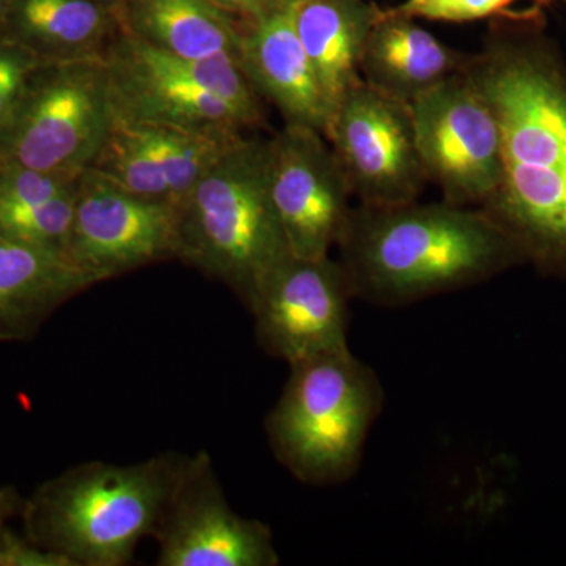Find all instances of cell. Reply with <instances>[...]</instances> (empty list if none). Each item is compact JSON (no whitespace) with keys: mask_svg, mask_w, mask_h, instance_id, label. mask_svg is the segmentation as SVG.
<instances>
[{"mask_svg":"<svg viewBox=\"0 0 566 566\" xmlns=\"http://www.w3.org/2000/svg\"><path fill=\"white\" fill-rule=\"evenodd\" d=\"M211 2L234 20L251 22L277 9L285 0H211Z\"/></svg>","mask_w":566,"mask_h":566,"instance_id":"25","label":"cell"},{"mask_svg":"<svg viewBox=\"0 0 566 566\" xmlns=\"http://www.w3.org/2000/svg\"><path fill=\"white\" fill-rule=\"evenodd\" d=\"M326 139L359 205L394 207L419 199L427 178L409 103L363 80L338 104Z\"/></svg>","mask_w":566,"mask_h":566,"instance_id":"9","label":"cell"},{"mask_svg":"<svg viewBox=\"0 0 566 566\" xmlns=\"http://www.w3.org/2000/svg\"><path fill=\"white\" fill-rule=\"evenodd\" d=\"M293 2L285 0L260 20L240 22L238 62L286 125L307 126L326 137L331 112L294 28Z\"/></svg>","mask_w":566,"mask_h":566,"instance_id":"15","label":"cell"},{"mask_svg":"<svg viewBox=\"0 0 566 566\" xmlns=\"http://www.w3.org/2000/svg\"><path fill=\"white\" fill-rule=\"evenodd\" d=\"M74 197L76 186L46 202L0 207V237L65 255L73 223Z\"/></svg>","mask_w":566,"mask_h":566,"instance_id":"21","label":"cell"},{"mask_svg":"<svg viewBox=\"0 0 566 566\" xmlns=\"http://www.w3.org/2000/svg\"><path fill=\"white\" fill-rule=\"evenodd\" d=\"M122 31L115 10L96 0H10L0 39L40 62L104 59Z\"/></svg>","mask_w":566,"mask_h":566,"instance_id":"18","label":"cell"},{"mask_svg":"<svg viewBox=\"0 0 566 566\" xmlns=\"http://www.w3.org/2000/svg\"><path fill=\"white\" fill-rule=\"evenodd\" d=\"M178 260L216 279L251 307L290 255L270 191L268 139L243 137L177 208Z\"/></svg>","mask_w":566,"mask_h":566,"instance_id":"4","label":"cell"},{"mask_svg":"<svg viewBox=\"0 0 566 566\" xmlns=\"http://www.w3.org/2000/svg\"><path fill=\"white\" fill-rule=\"evenodd\" d=\"M188 458L166 452L133 464L74 465L24 502L28 538L73 566L132 564L142 539L158 531Z\"/></svg>","mask_w":566,"mask_h":566,"instance_id":"3","label":"cell"},{"mask_svg":"<svg viewBox=\"0 0 566 566\" xmlns=\"http://www.w3.org/2000/svg\"><path fill=\"white\" fill-rule=\"evenodd\" d=\"M468 55L392 9L382 10L368 33L360 76L378 91L411 103L420 93L463 70Z\"/></svg>","mask_w":566,"mask_h":566,"instance_id":"17","label":"cell"},{"mask_svg":"<svg viewBox=\"0 0 566 566\" xmlns=\"http://www.w3.org/2000/svg\"><path fill=\"white\" fill-rule=\"evenodd\" d=\"M245 134L117 118L88 169L177 210L212 164Z\"/></svg>","mask_w":566,"mask_h":566,"instance_id":"14","label":"cell"},{"mask_svg":"<svg viewBox=\"0 0 566 566\" xmlns=\"http://www.w3.org/2000/svg\"><path fill=\"white\" fill-rule=\"evenodd\" d=\"M10 0H0V35H2L3 25H6L7 14H9Z\"/></svg>","mask_w":566,"mask_h":566,"instance_id":"27","label":"cell"},{"mask_svg":"<svg viewBox=\"0 0 566 566\" xmlns=\"http://www.w3.org/2000/svg\"><path fill=\"white\" fill-rule=\"evenodd\" d=\"M65 256L102 283L145 264L178 259V216L93 169L77 177Z\"/></svg>","mask_w":566,"mask_h":566,"instance_id":"10","label":"cell"},{"mask_svg":"<svg viewBox=\"0 0 566 566\" xmlns=\"http://www.w3.org/2000/svg\"><path fill=\"white\" fill-rule=\"evenodd\" d=\"M565 2H566V0H565Z\"/></svg>","mask_w":566,"mask_h":566,"instance_id":"29","label":"cell"},{"mask_svg":"<svg viewBox=\"0 0 566 566\" xmlns=\"http://www.w3.org/2000/svg\"><path fill=\"white\" fill-rule=\"evenodd\" d=\"M76 178L0 161V207L46 202L76 186Z\"/></svg>","mask_w":566,"mask_h":566,"instance_id":"23","label":"cell"},{"mask_svg":"<svg viewBox=\"0 0 566 566\" xmlns=\"http://www.w3.org/2000/svg\"><path fill=\"white\" fill-rule=\"evenodd\" d=\"M554 0H405L394 11L438 22H472L499 18L510 22H534Z\"/></svg>","mask_w":566,"mask_h":566,"instance_id":"22","label":"cell"},{"mask_svg":"<svg viewBox=\"0 0 566 566\" xmlns=\"http://www.w3.org/2000/svg\"><path fill=\"white\" fill-rule=\"evenodd\" d=\"M381 9L367 0H294L297 36L316 74L331 120L346 93L356 87L368 33Z\"/></svg>","mask_w":566,"mask_h":566,"instance_id":"19","label":"cell"},{"mask_svg":"<svg viewBox=\"0 0 566 566\" xmlns=\"http://www.w3.org/2000/svg\"><path fill=\"white\" fill-rule=\"evenodd\" d=\"M290 370L264 422L275 458L305 485L352 479L385 401L378 375L352 349L312 357Z\"/></svg>","mask_w":566,"mask_h":566,"instance_id":"5","label":"cell"},{"mask_svg":"<svg viewBox=\"0 0 566 566\" xmlns=\"http://www.w3.org/2000/svg\"><path fill=\"white\" fill-rule=\"evenodd\" d=\"M159 566H275L281 564L266 524L238 515L227 501L207 452L188 458L155 536Z\"/></svg>","mask_w":566,"mask_h":566,"instance_id":"13","label":"cell"},{"mask_svg":"<svg viewBox=\"0 0 566 566\" xmlns=\"http://www.w3.org/2000/svg\"><path fill=\"white\" fill-rule=\"evenodd\" d=\"M40 61L18 44L0 39V125L7 120Z\"/></svg>","mask_w":566,"mask_h":566,"instance_id":"24","label":"cell"},{"mask_svg":"<svg viewBox=\"0 0 566 566\" xmlns=\"http://www.w3.org/2000/svg\"><path fill=\"white\" fill-rule=\"evenodd\" d=\"M270 191L294 256L323 259L348 221L349 192L329 142L307 126L286 125L268 139Z\"/></svg>","mask_w":566,"mask_h":566,"instance_id":"12","label":"cell"},{"mask_svg":"<svg viewBox=\"0 0 566 566\" xmlns=\"http://www.w3.org/2000/svg\"><path fill=\"white\" fill-rule=\"evenodd\" d=\"M24 502L21 501L14 488L0 486V557H2L3 538H6L7 521L22 512Z\"/></svg>","mask_w":566,"mask_h":566,"instance_id":"26","label":"cell"},{"mask_svg":"<svg viewBox=\"0 0 566 566\" xmlns=\"http://www.w3.org/2000/svg\"><path fill=\"white\" fill-rule=\"evenodd\" d=\"M117 13L126 32L167 54L238 57L240 21L211 0H125Z\"/></svg>","mask_w":566,"mask_h":566,"instance_id":"20","label":"cell"},{"mask_svg":"<svg viewBox=\"0 0 566 566\" xmlns=\"http://www.w3.org/2000/svg\"><path fill=\"white\" fill-rule=\"evenodd\" d=\"M96 2L103 3V6L109 7V9L118 11L125 0H96Z\"/></svg>","mask_w":566,"mask_h":566,"instance_id":"28","label":"cell"},{"mask_svg":"<svg viewBox=\"0 0 566 566\" xmlns=\"http://www.w3.org/2000/svg\"><path fill=\"white\" fill-rule=\"evenodd\" d=\"M409 106L427 182L446 202L482 208L501 178V133L485 96L461 70Z\"/></svg>","mask_w":566,"mask_h":566,"instance_id":"8","label":"cell"},{"mask_svg":"<svg viewBox=\"0 0 566 566\" xmlns=\"http://www.w3.org/2000/svg\"><path fill=\"white\" fill-rule=\"evenodd\" d=\"M117 120L104 59L40 62L0 125V161L80 177Z\"/></svg>","mask_w":566,"mask_h":566,"instance_id":"7","label":"cell"},{"mask_svg":"<svg viewBox=\"0 0 566 566\" xmlns=\"http://www.w3.org/2000/svg\"><path fill=\"white\" fill-rule=\"evenodd\" d=\"M352 283L338 260L290 255L266 279L249 307L260 346L293 365L345 352Z\"/></svg>","mask_w":566,"mask_h":566,"instance_id":"11","label":"cell"},{"mask_svg":"<svg viewBox=\"0 0 566 566\" xmlns=\"http://www.w3.org/2000/svg\"><path fill=\"white\" fill-rule=\"evenodd\" d=\"M93 285L63 253L0 237V342L31 337L61 305Z\"/></svg>","mask_w":566,"mask_h":566,"instance_id":"16","label":"cell"},{"mask_svg":"<svg viewBox=\"0 0 566 566\" xmlns=\"http://www.w3.org/2000/svg\"><path fill=\"white\" fill-rule=\"evenodd\" d=\"M104 62L122 120L233 134L266 125L262 96L234 55L182 59L122 28Z\"/></svg>","mask_w":566,"mask_h":566,"instance_id":"6","label":"cell"},{"mask_svg":"<svg viewBox=\"0 0 566 566\" xmlns=\"http://www.w3.org/2000/svg\"><path fill=\"white\" fill-rule=\"evenodd\" d=\"M531 24L494 29L463 66L501 133V178L482 210L524 259L566 273V69Z\"/></svg>","mask_w":566,"mask_h":566,"instance_id":"1","label":"cell"},{"mask_svg":"<svg viewBox=\"0 0 566 566\" xmlns=\"http://www.w3.org/2000/svg\"><path fill=\"white\" fill-rule=\"evenodd\" d=\"M337 248L354 297L387 307L476 285L524 259L482 208L446 200L352 208Z\"/></svg>","mask_w":566,"mask_h":566,"instance_id":"2","label":"cell"}]
</instances>
